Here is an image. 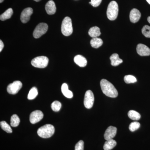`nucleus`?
<instances>
[{"mask_svg": "<svg viewBox=\"0 0 150 150\" xmlns=\"http://www.w3.org/2000/svg\"><path fill=\"white\" fill-rule=\"evenodd\" d=\"M48 29V25L44 23H41L37 25L33 32V37L38 38L46 33Z\"/></svg>", "mask_w": 150, "mask_h": 150, "instance_id": "nucleus-6", "label": "nucleus"}, {"mask_svg": "<svg viewBox=\"0 0 150 150\" xmlns=\"http://www.w3.org/2000/svg\"><path fill=\"white\" fill-rule=\"evenodd\" d=\"M88 34L91 37L93 38L98 37L101 34L100 29L97 26H94L89 29Z\"/></svg>", "mask_w": 150, "mask_h": 150, "instance_id": "nucleus-18", "label": "nucleus"}, {"mask_svg": "<svg viewBox=\"0 0 150 150\" xmlns=\"http://www.w3.org/2000/svg\"><path fill=\"white\" fill-rule=\"evenodd\" d=\"M128 116L130 119L134 121H138L141 118V115L137 111L134 110H130L128 112Z\"/></svg>", "mask_w": 150, "mask_h": 150, "instance_id": "nucleus-22", "label": "nucleus"}, {"mask_svg": "<svg viewBox=\"0 0 150 150\" xmlns=\"http://www.w3.org/2000/svg\"><path fill=\"white\" fill-rule=\"evenodd\" d=\"M74 61L77 65L81 67H85L87 64L86 59L81 55H78L75 56Z\"/></svg>", "mask_w": 150, "mask_h": 150, "instance_id": "nucleus-15", "label": "nucleus"}, {"mask_svg": "<svg viewBox=\"0 0 150 150\" xmlns=\"http://www.w3.org/2000/svg\"><path fill=\"white\" fill-rule=\"evenodd\" d=\"M118 4L115 1L110 2L108 7L107 16L110 21L115 20L118 16Z\"/></svg>", "mask_w": 150, "mask_h": 150, "instance_id": "nucleus-3", "label": "nucleus"}, {"mask_svg": "<svg viewBox=\"0 0 150 150\" xmlns=\"http://www.w3.org/2000/svg\"><path fill=\"white\" fill-rule=\"evenodd\" d=\"M137 53L141 56H148L150 55V49L144 44H140L137 45Z\"/></svg>", "mask_w": 150, "mask_h": 150, "instance_id": "nucleus-12", "label": "nucleus"}, {"mask_svg": "<svg viewBox=\"0 0 150 150\" xmlns=\"http://www.w3.org/2000/svg\"><path fill=\"white\" fill-rule=\"evenodd\" d=\"M13 14V11L11 8H8L5 12L1 15L0 19L1 21H5L6 20L10 18Z\"/></svg>", "mask_w": 150, "mask_h": 150, "instance_id": "nucleus-21", "label": "nucleus"}, {"mask_svg": "<svg viewBox=\"0 0 150 150\" xmlns=\"http://www.w3.org/2000/svg\"><path fill=\"white\" fill-rule=\"evenodd\" d=\"M38 94V92L37 88L35 87H33L30 90L29 93L28 95V99L33 100L35 98Z\"/></svg>", "mask_w": 150, "mask_h": 150, "instance_id": "nucleus-24", "label": "nucleus"}, {"mask_svg": "<svg viewBox=\"0 0 150 150\" xmlns=\"http://www.w3.org/2000/svg\"><path fill=\"white\" fill-rule=\"evenodd\" d=\"M47 13L48 15H53L55 13L56 10V5L54 1L50 0L46 4L45 7Z\"/></svg>", "mask_w": 150, "mask_h": 150, "instance_id": "nucleus-14", "label": "nucleus"}, {"mask_svg": "<svg viewBox=\"0 0 150 150\" xmlns=\"http://www.w3.org/2000/svg\"><path fill=\"white\" fill-rule=\"evenodd\" d=\"M62 33L65 36H69L73 31L71 20L69 17H66L62 21Z\"/></svg>", "mask_w": 150, "mask_h": 150, "instance_id": "nucleus-4", "label": "nucleus"}, {"mask_svg": "<svg viewBox=\"0 0 150 150\" xmlns=\"http://www.w3.org/2000/svg\"><path fill=\"white\" fill-rule=\"evenodd\" d=\"M62 103L59 101L56 100L51 104V108L52 110L55 112H58L62 107Z\"/></svg>", "mask_w": 150, "mask_h": 150, "instance_id": "nucleus-27", "label": "nucleus"}, {"mask_svg": "<svg viewBox=\"0 0 150 150\" xmlns=\"http://www.w3.org/2000/svg\"><path fill=\"white\" fill-rule=\"evenodd\" d=\"M43 117V114L42 111L39 110H35L30 115V121L32 124H35L42 120Z\"/></svg>", "mask_w": 150, "mask_h": 150, "instance_id": "nucleus-9", "label": "nucleus"}, {"mask_svg": "<svg viewBox=\"0 0 150 150\" xmlns=\"http://www.w3.org/2000/svg\"><path fill=\"white\" fill-rule=\"evenodd\" d=\"M33 13V10L31 8H27L24 9L22 12L21 15V20L22 22L23 23H25L29 21Z\"/></svg>", "mask_w": 150, "mask_h": 150, "instance_id": "nucleus-10", "label": "nucleus"}, {"mask_svg": "<svg viewBox=\"0 0 150 150\" xmlns=\"http://www.w3.org/2000/svg\"><path fill=\"white\" fill-rule=\"evenodd\" d=\"M100 87L103 93L106 96L110 98H116L118 92L114 86L107 80H101L100 82Z\"/></svg>", "mask_w": 150, "mask_h": 150, "instance_id": "nucleus-1", "label": "nucleus"}, {"mask_svg": "<svg viewBox=\"0 0 150 150\" xmlns=\"http://www.w3.org/2000/svg\"><path fill=\"white\" fill-rule=\"evenodd\" d=\"M4 44L1 40H0V52H1L4 48Z\"/></svg>", "mask_w": 150, "mask_h": 150, "instance_id": "nucleus-32", "label": "nucleus"}, {"mask_svg": "<svg viewBox=\"0 0 150 150\" xmlns=\"http://www.w3.org/2000/svg\"><path fill=\"white\" fill-rule=\"evenodd\" d=\"M148 21L149 22V23H150V16H149L148 18Z\"/></svg>", "mask_w": 150, "mask_h": 150, "instance_id": "nucleus-33", "label": "nucleus"}, {"mask_svg": "<svg viewBox=\"0 0 150 150\" xmlns=\"http://www.w3.org/2000/svg\"><path fill=\"white\" fill-rule=\"evenodd\" d=\"M94 101V96L93 93L91 90L86 92L84 99V105L85 107L88 109L91 108L93 106Z\"/></svg>", "mask_w": 150, "mask_h": 150, "instance_id": "nucleus-7", "label": "nucleus"}, {"mask_svg": "<svg viewBox=\"0 0 150 150\" xmlns=\"http://www.w3.org/2000/svg\"><path fill=\"white\" fill-rule=\"evenodd\" d=\"M146 1H147V2L149 3V4L150 5V0H146Z\"/></svg>", "mask_w": 150, "mask_h": 150, "instance_id": "nucleus-34", "label": "nucleus"}, {"mask_svg": "<svg viewBox=\"0 0 150 150\" xmlns=\"http://www.w3.org/2000/svg\"><path fill=\"white\" fill-rule=\"evenodd\" d=\"M140 124L139 122H133L129 125V129L130 131L134 132L139 129L140 128Z\"/></svg>", "mask_w": 150, "mask_h": 150, "instance_id": "nucleus-28", "label": "nucleus"}, {"mask_svg": "<svg viewBox=\"0 0 150 150\" xmlns=\"http://www.w3.org/2000/svg\"><path fill=\"white\" fill-rule=\"evenodd\" d=\"M91 45L94 48H97L102 46L103 41L99 38H93L90 41Z\"/></svg>", "mask_w": 150, "mask_h": 150, "instance_id": "nucleus-19", "label": "nucleus"}, {"mask_svg": "<svg viewBox=\"0 0 150 150\" xmlns=\"http://www.w3.org/2000/svg\"><path fill=\"white\" fill-rule=\"evenodd\" d=\"M55 132V128L51 124H46L38 129L37 134L39 137L44 139L50 138Z\"/></svg>", "mask_w": 150, "mask_h": 150, "instance_id": "nucleus-2", "label": "nucleus"}, {"mask_svg": "<svg viewBox=\"0 0 150 150\" xmlns=\"http://www.w3.org/2000/svg\"><path fill=\"white\" fill-rule=\"evenodd\" d=\"M22 87V83L20 81H15L8 86L7 91L11 94H16L18 93Z\"/></svg>", "mask_w": 150, "mask_h": 150, "instance_id": "nucleus-8", "label": "nucleus"}, {"mask_svg": "<svg viewBox=\"0 0 150 150\" xmlns=\"http://www.w3.org/2000/svg\"><path fill=\"white\" fill-rule=\"evenodd\" d=\"M124 80L126 83H134L137 81L136 77L132 75H126L125 76Z\"/></svg>", "mask_w": 150, "mask_h": 150, "instance_id": "nucleus-26", "label": "nucleus"}, {"mask_svg": "<svg viewBox=\"0 0 150 150\" xmlns=\"http://www.w3.org/2000/svg\"><path fill=\"white\" fill-rule=\"evenodd\" d=\"M49 60L45 56H38L33 59L31 62L33 67L38 68H46L48 66Z\"/></svg>", "mask_w": 150, "mask_h": 150, "instance_id": "nucleus-5", "label": "nucleus"}, {"mask_svg": "<svg viewBox=\"0 0 150 150\" xmlns=\"http://www.w3.org/2000/svg\"><path fill=\"white\" fill-rule=\"evenodd\" d=\"M141 13L137 9H133L130 12V19L131 22L133 23H136L139 21L141 18Z\"/></svg>", "mask_w": 150, "mask_h": 150, "instance_id": "nucleus-13", "label": "nucleus"}, {"mask_svg": "<svg viewBox=\"0 0 150 150\" xmlns=\"http://www.w3.org/2000/svg\"><path fill=\"white\" fill-rule=\"evenodd\" d=\"M142 33L145 37L150 38V26L146 25L142 29Z\"/></svg>", "mask_w": 150, "mask_h": 150, "instance_id": "nucleus-29", "label": "nucleus"}, {"mask_svg": "<svg viewBox=\"0 0 150 150\" xmlns=\"http://www.w3.org/2000/svg\"><path fill=\"white\" fill-rule=\"evenodd\" d=\"M116 142L115 140L110 139L107 140L103 146V149L104 150H110L115 147L116 145Z\"/></svg>", "mask_w": 150, "mask_h": 150, "instance_id": "nucleus-20", "label": "nucleus"}, {"mask_svg": "<svg viewBox=\"0 0 150 150\" xmlns=\"http://www.w3.org/2000/svg\"><path fill=\"white\" fill-rule=\"evenodd\" d=\"M62 91L63 95L67 98H71L73 97L72 92L69 90L68 86L67 83H64L62 86Z\"/></svg>", "mask_w": 150, "mask_h": 150, "instance_id": "nucleus-17", "label": "nucleus"}, {"mask_svg": "<svg viewBox=\"0 0 150 150\" xmlns=\"http://www.w3.org/2000/svg\"><path fill=\"white\" fill-rule=\"evenodd\" d=\"M20 120L18 116L16 114H14L11 118V126L16 127L18 126Z\"/></svg>", "mask_w": 150, "mask_h": 150, "instance_id": "nucleus-23", "label": "nucleus"}, {"mask_svg": "<svg viewBox=\"0 0 150 150\" xmlns=\"http://www.w3.org/2000/svg\"><path fill=\"white\" fill-rule=\"evenodd\" d=\"M33 1H35L36 2H38L40 1H41V0H33Z\"/></svg>", "mask_w": 150, "mask_h": 150, "instance_id": "nucleus-35", "label": "nucleus"}, {"mask_svg": "<svg viewBox=\"0 0 150 150\" xmlns=\"http://www.w3.org/2000/svg\"><path fill=\"white\" fill-rule=\"evenodd\" d=\"M117 132V129L114 126H110L108 128L104 135L105 139L107 140L112 139L115 137Z\"/></svg>", "mask_w": 150, "mask_h": 150, "instance_id": "nucleus-11", "label": "nucleus"}, {"mask_svg": "<svg viewBox=\"0 0 150 150\" xmlns=\"http://www.w3.org/2000/svg\"><path fill=\"white\" fill-rule=\"evenodd\" d=\"M110 59L111 65L114 67L118 66L123 62V60L119 58L118 54L115 53L110 56Z\"/></svg>", "mask_w": 150, "mask_h": 150, "instance_id": "nucleus-16", "label": "nucleus"}, {"mask_svg": "<svg viewBox=\"0 0 150 150\" xmlns=\"http://www.w3.org/2000/svg\"><path fill=\"white\" fill-rule=\"evenodd\" d=\"M1 128L4 131H5L8 133H12V130L11 128V126L8 124L6 121H1L0 123Z\"/></svg>", "mask_w": 150, "mask_h": 150, "instance_id": "nucleus-25", "label": "nucleus"}, {"mask_svg": "<svg viewBox=\"0 0 150 150\" xmlns=\"http://www.w3.org/2000/svg\"><path fill=\"white\" fill-rule=\"evenodd\" d=\"M4 0H0V3H2L4 1Z\"/></svg>", "mask_w": 150, "mask_h": 150, "instance_id": "nucleus-36", "label": "nucleus"}, {"mask_svg": "<svg viewBox=\"0 0 150 150\" xmlns=\"http://www.w3.org/2000/svg\"><path fill=\"white\" fill-rule=\"evenodd\" d=\"M101 2H102V0H91L89 4L94 7H96L100 5Z\"/></svg>", "mask_w": 150, "mask_h": 150, "instance_id": "nucleus-31", "label": "nucleus"}, {"mask_svg": "<svg viewBox=\"0 0 150 150\" xmlns=\"http://www.w3.org/2000/svg\"><path fill=\"white\" fill-rule=\"evenodd\" d=\"M75 150H84V142L81 140L77 143L75 147Z\"/></svg>", "mask_w": 150, "mask_h": 150, "instance_id": "nucleus-30", "label": "nucleus"}]
</instances>
